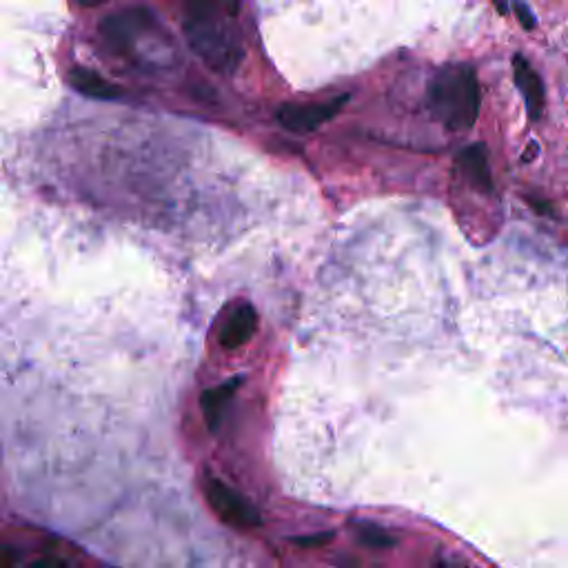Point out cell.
Wrapping results in <instances>:
<instances>
[{"instance_id":"cell-1","label":"cell","mask_w":568,"mask_h":568,"mask_svg":"<svg viewBox=\"0 0 568 568\" xmlns=\"http://www.w3.org/2000/svg\"><path fill=\"white\" fill-rule=\"evenodd\" d=\"M429 107L433 118L451 131H469L480 116V83L471 65H446L435 71L429 83Z\"/></svg>"},{"instance_id":"cell-2","label":"cell","mask_w":568,"mask_h":568,"mask_svg":"<svg viewBox=\"0 0 568 568\" xmlns=\"http://www.w3.org/2000/svg\"><path fill=\"white\" fill-rule=\"evenodd\" d=\"M182 32L194 54H198L211 71L222 76L238 71L245 49L227 20L218 16V7L189 5L187 16L182 20Z\"/></svg>"},{"instance_id":"cell-3","label":"cell","mask_w":568,"mask_h":568,"mask_svg":"<svg viewBox=\"0 0 568 568\" xmlns=\"http://www.w3.org/2000/svg\"><path fill=\"white\" fill-rule=\"evenodd\" d=\"M100 36L118 56L134 60L138 65L147 63L145 45L171 43L169 34L158 23V16L147 7H127L100 20Z\"/></svg>"},{"instance_id":"cell-4","label":"cell","mask_w":568,"mask_h":568,"mask_svg":"<svg viewBox=\"0 0 568 568\" xmlns=\"http://www.w3.org/2000/svg\"><path fill=\"white\" fill-rule=\"evenodd\" d=\"M205 495L211 509L229 526H236V529H256V526L262 524V517L256 511V506L222 480L209 478L205 484Z\"/></svg>"},{"instance_id":"cell-5","label":"cell","mask_w":568,"mask_h":568,"mask_svg":"<svg viewBox=\"0 0 568 568\" xmlns=\"http://www.w3.org/2000/svg\"><path fill=\"white\" fill-rule=\"evenodd\" d=\"M347 103L349 96H340L336 100H329V103L316 105H284L278 111V120L284 129L296 131V134H309V131H316L336 118Z\"/></svg>"},{"instance_id":"cell-6","label":"cell","mask_w":568,"mask_h":568,"mask_svg":"<svg viewBox=\"0 0 568 568\" xmlns=\"http://www.w3.org/2000/svg\"><path fill=\"white\" fill-rule=\"evenodd\" d=\"M513 74H515V83L517 87H520L522 96H524L526 114H529L531 120H540L542 111H544V103H546L540 74H537L533 65L522 54L513 56Z\"/></svg>"},{"instance_id":"cell-7","label":"cell","mask_w":568,"mask_h":568,"mask_svg":"<svg viewBox=\"0 0 568 568\" xmlns=\"http://www.w3.org/2000/svg\"><path fill=\"white\" fill-rule=\"evenodd\" d=\"M258 331V313L251 304H240V307L231 313L225 327L220 329V344L227 351H236L256 336Z\"/></svg>"},{"instance_id":"cell-8","label":"cell","mask_w":568,"mask_h":568,"mask_svg":"<svg viewBox=\"0 0 568 568\" xmlns=\"http://www.w3.org/2000/svg\"><path fill=\"white\" fill-rule=\"evenodd\" d=\"M69 83L80 94L94 100H116L120 98V87L111 83L98 71L87 67H74L69 71Z\"/></svg>"},{"instance_id":"cell-9","label":"cell","mask_w":568,"mask_h":568,"mask_svg":"<svg viewBox=\"0 0 568 568\" xmlns=\"http://www.w3.org/2000/svg\"><path fill=\"white\" fill-rule=\"evenodd\" d=\"M240 384H242V378H233L225 384H220V387H216V389H209V391L202 393L200 407H202V415H205V422L209 426V431H218L227 404L231 402L233 393H236Z\"/></svg>"},{"instance_id":"cell-10","label":"cell","mask_w":568,"mask_h":568,"mask_svg":"<svg viewBox=\"0 0 568 568\" xmlns=\"http://www.w3.org/2000/svg\"><path fill=\"white\" fill-rule=\"evenodd\" d=\"M460 165L466 171V176L482 191H493V178L489 169V156H486V147L482 142L478 145L466 147L460 154Z\"/></svg>"},{"instance_id":"cell-11","label":"cell","mask_w":568,"mask_h":568,"mask_svg":"<svg viewBox=\"0 0 568 568\" xmlns=\"http://www.w3.org/2000/svg\"><path fill=\"white\" fill-rule=\"evenodd\" d=\"M360 540L369 546H375V549H382V546H391L393 540L391 535L384 533L380 526L375 524H362L360 526Z\"/></svg>"},{"instance_id":"cell-12","label":"cell","mask_w":568,"mask_h":568,"mask_svg":"<svg viewBox=\"0 0 568 568\" xmlns=\"http://www.w3.org/2000/svg\"><path fill=\"white\" fill-rule=\"evenodd\" d=\"M333 540V533H318V535H304V537H293V544L302 546V549H318L327 542Z\"/></svg>"},{"instance_id":"cell-13","label":"cell","mask_w":568,"mask_h":568,"mask_svg":"<svg viewBox=\"0 0 568 568\" xmlns=\"http://www.w3.org/2000/svg\"><path fill=\"white\" fill-rule=\"evenodd\" d=\"M515 14H517V20H520V25L526 29V32H533L535 18L531 14V9L526 5H515Z\"/></svg>"},{"instance_id":"cell-14","label":"cell","mask_w":568,"mask_h":568,"mask_svg":"<svg viewBox=\"0 0 568 568\" xmlns=\"http://www.w3.org/2000/svg\"><path fill=\"white\" fill-rule=\"evenodd\" d=\"M18 562V553L12 546H0V568H12Z\"/></svg>"},{"instance_id":"cell-15","label":"cell","mask_w":568,"mask_h":568,"mask_svg":"<svg viewBox=\"0 0 568 568\" xmlns=\"http://www.w3.org/2000/svg\"><path fill=\"white\" fill-rule=\"evenodd\" d=\"M25 568H65V564L60 560H52V557H45V560H36L34 564H29Z\"/></svg>"},{"instance_id":"cell-16","label":"cell","mask_w":568,"mask_h":568,"mask_svg":"<svg viewBox=\"0 0 568 568\" xmlns=\"http://www.w3.org/2000/svg\"><path fill=\"white\" fill-rule=\"evenodd\" d=\"M537 149H540V147H537V142H531V147H529V151H526V154L522 156V160H524V162H531V160L535 158V154H537Z\"/></svg>"},{"instance_id":"cell-17","label":"cell","mask_w":568,"mask_h":568,"mask_svg":"<svg viewBox=\"0 0 568 568\" xmlns=\"http://www.w3.org/2000/svg\"><path fill=\"white\" fill-rule=\"evenodd\" d=\"M435 568H458V566H453L451 562H444V560H440V562H435Z\"/></svg>"}]
</instances>
